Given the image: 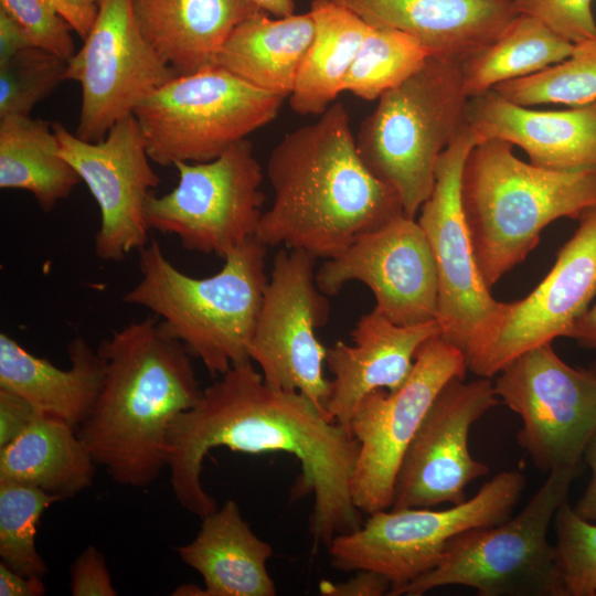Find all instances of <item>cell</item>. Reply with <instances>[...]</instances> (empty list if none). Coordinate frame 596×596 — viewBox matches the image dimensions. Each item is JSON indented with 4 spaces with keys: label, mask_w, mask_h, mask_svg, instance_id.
Segmentation results:
<instances>
[{
    "label": "cell",
    "mask_w": 596,
    "mask_h": 596,
    "mask_svg": "<svg viewBox=\"0 0 596 596\" xmlns=\"http://www.w3.org/2000/svg\"><path fill=\"white\" fill-rule=\"evenodd\" d=\"M391 586V581L379 572L356 570L344 582H320L319 592L324 596H382L389 594Z\"/></svg>",
    "instance_id": "cell-40"
},
{
    "label": "cell",
    "mask_w": 596,
    "mask_h": 596,
    "mask_svg": "<svg viewBox=\"0 0 596 596\" xmlns=\"http://www.w3.org/2000/svg\"><path fill=\"white\" fill-rule=\"evenodd\" d=\"M350 281L368 286L373 310L398 326L436 320L438 278L432 249L421 225L404 214L363 234L316 272L318 288L337 295Z\"/></svg>",
    "instance_id": "cell-18"
},
{
    "label": "cell",
    "mask_w": 596,
    "mask_h": 596,
    "mask_svg": "<svg viewBox=\"0 0 596 596\" xmlns=\"http://www.w3.org/2000/svg\"><path fill=\"white\" fill-rule=\"evenodd\" d=\"M61 156L95 199L100 224L94 249L105 262H120L149 242L145 207L160 179L152 169L134 115L113 126L105 138L86 141L56 121L52 124Z\"/></svg>",
    "instance_id": "cell-16"
},
{
    "label": "cell",
    "mask_w": 596,
    "mask_h": 596,
    "mask_svg": "<svg viewBox=\"0 0 596 596\" xmlns=\"http://www.w3.org/2000/svg\"><path fill=\"white\" fill-rule=\"evenodd\" d=\"M30 46L34 45L25 30L4 9L0 8V63Z\"/></svg>",
    "instance_id": "cell-42"
},
{
    "label": "cell",
    "mask_w": 596,
    "mask_h": 596,
    "mask_svg": "<svg viewBox=\"0 0 596 596\" xmlns=\"http://www.w3.org/2000/svg\"><path fill=\"white\" fill-rule=\"evenodd\" d=\"M286 98L211 65L177 75L134 111L151 161L205 162L273 121Z\"/></svg>",
    "instance_id": "cell-8"
},
{
    "label": "cell",
    "mask_w": 596,
    "mask_h": 596,
    "mask_svg": "<svg viewBox=\"0 0 596 596\" xmlns=\"http://www.w3.org/2000/svg\"><path fill=\"white\" fill-rule=\"evenodd\" d=\"M274 191L256 238L332 258L363 234L404 214L397 192L364 164L342 103L288 134L269 153Z\"/></svg>",
    "instance_id": "cell-2"
},
{
    "label": "cell",
    "mask_w": 596,
    "mask_h": 596,
    "mask_svg": "<svg viewBox=\"0 0 596 596\" xmlns=\"http://www.w3.org/2000/svg\"><path fill=\"white\" fill-rule=\"evenodd\" d=\"M177 73L150 45L132 0H102L83 45L67 61L65 81L81 86L75 135L98 141Z\"/></svg>",
    "instance_id": "cell-15"
},
{
    "label": "cell",
    "mask_w": 596,
    "mask_h": 596,
    "mask_svg": "<svg viewBox=\"0 0 596 596\" xmlns=\"http://www.w3.org/2000/svg\"><path fill=\"white\" fill-rule=\"evenodd\" d=\"M579 472L581 467H575L547 473L520 513L456 535L438 565L395 596H422L449 585L471 587L478 596H565L547 532Z\"/></svg>",
    "instance_id": "cell-7"
},
{
    "label": "cell",
    "mask_w": 596,
    "mask_h": 596,
    "mask_svg": "<svg viewBox=\"0 0 596 596\" xmlns=\"http://www.w3.org/2000/svg\"><path fill=\"white\" fill-rule=\"evenodd\" d=\"M566 337L596 354V302L573 323ZM590 371L596 374V355Z\"/></svg>",
    "instance_id": "cell-45"
},
{
    "label": "cell",
    "mask_w": 596,
    "mask_h": 596,
    "mask_svg": "<svg viewBox=\"0 0 596 596\" xmlns=\"http://www.w3.org/2000/svg\"><path fill=\"white\" fill-rule=\"evenodd\" d=\"M315 20L312 42L302 60L290 108L300 115H321L342 93L370 24L332 0H311Z\"/></svg>",
    "instance_id": "cell-28"
},
{
    "label": "cell",
    "mask_w": 596,
    "mask_h": 596,
    "mask_svg": "<svg viewBox=\"0 0 596 596\" xmlns=\"http://www.w3.org/2000/svg\"><path fill=\"white\" fill-rule=\"evenodd\" d=\"M67 60L38 46L0 63V117L29 116L36 104L65 81Z\"/></svg>",
    "instance_id": "cell-34"
},
{
    "label": "cell",
    "mask_w": 596,
    "mask_h": 596,
    "mask_svg": "<svg viewBox=\"0 0 596 596\" xmlns=\"http://www.w3.org/2000/svg\"><path fill=\"white\" fill-rule=\"evenodd\" d=\"M67 354L71 366L63 370L1 332L0 389L22 396L39 414L78 428L102 391L105 363L82 337L70 342Z\"/></svg>",
    "instance_id": "cell-23"
},
{
    "label": "cell",
    "mask_w": 596,
    "mask_h": 596,
    "mask_svg": "<svg viewBox=\"0 0 596 596\" xmlns=\"http://www.w3.org/2000/svg\"><path fill=\"white\" fill-rule=\"evenodd\" d=\"M259 10L276 18L288 17L295 13L294 0H248Z\"/></svg>",
    "instance_id": "cell-46"
},
{
    "label": "cell",
    "mask_w": 596,
    "mask_h": 596,
    "mask_svg": "<svg viewBox=\"0 0 596 596\" xmlns=\"http://www.w3.org/2000/svg\"><path fill=\"white\" fill-rule=\"evenodd\" d=\"M467 126L479 141L520 147L530 162L551 170L596 167V102L563 110H538L493 89L469 98Z\"/></svg>",
    "instance_id": "cell-21"
},
{
    "label": "cell",
    "mask_w": 596,
    "mask_h": 596,
    "mask_svg": "<svg viewBox=\"0 0 596 596\" xmlns=\"http://www.w3.org/2000/svg\"><path fill=\"white\" fill-rule=\"evenodd\" d=\"M595 295L596 206L581 214L542 281L526 297L504 302L494 336L468 371L492 379L526 350L566 337Z\"/></svg>",
    "instance_id": "cell-19"
},
{
    "label": "cell",
    "mask_w": 596,
    "mask_h": 596,
    "mask_svg": "<svg viewBox=\"0 0 596 596\" xmlns=\"http://www.w3.org/2000/svg\"><path fill=\"white\" fill-rule=\"evenodd\" d=\"M45 593L42 577L19 574L0 562V596H43Z\"/></svg>",
    "instance_id": "cell-43"
},
{
    "label": "cell",
    "mask_w": 596,
    "mask_h": 596,
    "mask_svg": "<svg viewBox=\"0 0 596 596\" xmlns=\"http://www.w3.org/2000/svg\"><path fill=\"white\" fill-rule=\"evenodd\" d=\"M526 481L515 470L501 471L462 503L445 510H381L355 531L329 545L331 565L340 571L372 570L392 583L389 596L435 568L447 543L473 528L499 524L512 515Z\"/></svg>",
    "instance_id": "cell-9"
},
{
    "label": "cell",
    "mask_w": 596,
    "mask_h": 596,
    "mask_svg": "<svg viewBox=\"0 0 596 596\" xmlns=\"http://www.w3.org/2000/svg\"><path fill=\"white\" fill-rule=\"evenodd\" d=\"M521 106L563 104L572 107L596 102V39L574 44L564 61L529 76L492 88Z\"/></svg>",
    "instance_id": "cell-32"
},
{
    "label": "cell",
    "mask_w": 596,
    "mask_h": 596,
    "mask_svg": "<svg viewBox=\"0 0 596 596\" xmlns=\"http://www.w3.org/2000/svg\"><path fill=\"white\" fill-rule=\"evenodd\" d=\"M142 34L177 75L214 65L233 29L259 9L248 0H132Z\"/></svg>",
    "instance_id": "cell-24"
},
{
    "label": "cell",
    "mask_w": 596,
    "mask_h": 596,
    "mask_svg": "<svg viewBox=\"0 0 596 596\" xmlns=\"http://www.w3.org/2000/svg\"><path fill=\"white\" fill-rule=\"evenodd\" d=\"M175 551L202 576L204 596L276 595L266 566L273 547L251 530L232 499L202 518L194 540Z\"/></svg>",
    "instance_id": "cell-25"
},
{
    "label": "cell",
    "mask_w": 596,
    "mask_h": 596,
    "mask_svg": "<svg viewBox=\"0 0 596 596\" xmlns=\"http://www.w3.org/2000/svg\"><path fill=\"white\" fill-rule=\"evenodd\" d=\"M478 142L466 126L441 152L433 191L417 220L437 270L439 336L462 352L467 368L494 336L504 305L491 296L482 279L461 202L464 164Z\"/></svg>",
    "instance_id": "cell-10"
},
{
    "label": "cell",
    "mask_w": 596,
    "mask_h": 596,
    "mask_svg": "<svg viewBox=\"0 0 596 596\" xmlns=\"http://www.w3.org/2000/svg\"><path fill=\"white\" fill-rule=\"evenodd\" d=\"M553 522L565 596H596V523L582 519L567 499Z\"/></svg>",
    "instance_id": "cell-35"
},
{
    "label": "cell",
    "mask_w": 596,
    "mask_h": 596,
    "mask_svg": "<svg viewBox=\"0 0 596 596\" xmlns=\"http://www.w3.org/2000/svg\"><path fill=\"white\" fill-rule=\"evenodd\" d=\"M138 252L140 279L124 302L151 311L213 376L251 361L248 344L268 280L266 245L249 238L223 258L216 274L204 278L179 270L156 238Z\"/></svg>",
    "instance_id": "cell-5"
},
{
    "label": "cell",
    "mask_w": 596,
    "mask_h": 596,
    "mask_svg": "<svg viewBox=\"0 0 596 596\" xmlns=\"http://www.w3.org/2000/svg\"><path fill=\"white\" fill-rule=\"evenodd\" d=\"M583 458L592 476L587 488L573 509L582 519L596 523V434L586 447Z\"/></svg>",
    "instance_id": "cell-44"
},
{
    "label": "cell",
    "mask_w": 596,
    "mask_h": 596,
    "mask_svg": "<svg viewBox=\"0 0 596 596\" xmlns=\"http://www.w3.org/2000/svg\"><path fill=\"white\" fill-rule=\"evenodd\" d=\"M493 389L520 416L518 443L539 470L579 467L596 434L595 373L568 365L550 342L509 362Z\"/></svg>",
    "instance_id": "cell-12"
},
{
    "label": "cell",
    "mask_w": 596,
    "mask_h": 596,
    "mask_svg": "<svg viewBox=\"0 0 596 596\" xmlns=\"http://www.w3.org/2000/svg\"><path fill=\"white\" fill-rule=\"evenodd\" d=\"M520 14L532 17L564 40L577 44L596 39L593 0H513Z\"/></svg>",
    "instance_id": "cell-37"
},
{
    "label": "cell",
    "mask_w": 596,
    "mask_h": 596,
    "mask_svg": "<svg viewBox=\"0 0 596 596\" xmlns=\"http://www.w3.org/2000/svg\"><path fill=\"white\" fill-rule=\"evenodd\" d=\"M313 34L310 11L270 18L258 10L233 29L214 65L252 86L287 98Z\"/></svg>",
    "instance_id": "cell-26"
},
{
    "label": "cell",
    "mask_w": 596,
    "mask_h": 596,
    "mask_svg": "<svg viewBox=\"0 0 596 596\" xmlns=\"http://www.w3.org/2000/svg\"><path fill=\"white\" fill-rule=\"evenodd\" d=\"M39 415L25 398L0 389V448L24 432Z\"/></svg>",
    "instance_id": "cell-39"
},
{
    "label": "cell",
    "mask_w": 596,
    "mask_h": 596,
    "mask_svg": "<svg viewBox=\"0 0 596 596\" xmlns=\"http://www.w3.org/2000/svg\"><path fill=\"white\" fill-rule=\"evenodd\" d=\"M467 371L462 352L438 334L418 349L398 390L377 389L361 400L350 432L359 444L351 492L362 513L391 508L401 462L427 411L444 385L456 376L465 379Z\"/></svg>",
    "instance_id": "cell-13"
},
{
    "label": "cell",
    "mask_w": 596,
    "mask_h": 596,
    "mask_svg": "<svg viewBox=\"0 0 596 596\" xmlns=\"http://www.w3.org/2000/svg\"><path fill=\"white\" fill-rule=\"evenodd\" d=\"M499 404L493 381L453 377L427 411L401 462L391 509L433 508L467 500L466 488L489 467L469 451L471 426Z\"/></svg>",
    "instance_id": "cell-17"
},
{
    "label": "cell",
    "mask_w": 596,
    "mask_h": 596,
    "mask_svg": "<svg viewBox=\"0 0 596 596\" xmlns=\"http://www.w3.org/2000/svg\"><path fill=\"white\" fill-rule=\"evenodd\" d=\"M60 153L52 125L30 115L0 117V188L30 192L52 211L81 182Z\"/></svg>",
    "instance_id": "cell-29"
},
{
    "label": "cell",
    "mask_w": 596,
    "mask_h": 596,
    "mask_svg": "<svg viewBox=\"0 0 596 596\" xmlns=\"http://www.w3.org/2000/svg\"><path fill=\"white\" fill-rule=\"evenodd\" d=\"M58 12L76 34L84 39L92 29L98 14L102 0H51Z\"/></svg>",
    "instance_id": "cell-41"
},
{
    "label": "cell",
    "mask_w": 596,
    "mask_h": 596,
    "mask_svg": "<svg viewBox=\"0 0 596 596\" xmlns=\"http://www.w3.org/2000/svg\"><path fill=\"white\" fill-rule=\"evenodd\" d=\"M96 467L74 427L41 414L0 448V481L33 486L62 500L91 487Z\"/></svg>",
    "instance_id": "cell-27"
},
{
    "label": "cell",
    "mask_w": 596,
    "mask_h": 596,
    "mask_svg": "<svg viewBox=\"0 0 596 596\" xmlns=\"http://www.w3.org/2000/svg\"><path fill=\"white\" fill-rule=\"evenodd\" d=\"M73 596H116L103 553L95 546L86 547L74 561L70 571Z\"/></svg>",
    "instance_id": "cell-38"
},
{
    "label": "cell",
    "mask_w": 596,
    "mask_h": 596,
    "mask_svg": "<svg viewBox=\"0 0 596 596\" xmlns=\"http://www.w3.org/2000/svg\"><path fill=\"white\" fill-rule=\"evenodd\" d=\"M170 485L181 507L204 518L217 509L203 488L204 457L215 447L295 456L301 475L292 497L313 494L309 531L316 545L329 547L337 535L363 524L351 480L359 444L350 429L299 392L268 385L252 361L233 365L202 391L169 432Z\"/></svg>",
    "instance_id": "cell-1"
},
{
    "label": "cell",
    "mask_w": 596,
    "mask_h": 596,
    "mask_svg": "<svg viewBox=\"0 0 596 596\" xmlns=\"http://www.w3.org/2000/svg\"><path fill=\"white\" fill-rule=\"evenodd\" d=\"M0 8L21 24L34 46L67 61L76 52L72 29L51 0H0Z\"/></svg>",
    "instance_id": "cell-36"
},
{
    "label": "cell",
    "mask_w": 596,
    "mask_h": 596,
    "mask_svg": "<svg viewBox=\"0 0 596 596\" xmlns=\"http://www.w3.org/2000/svg\"><path fill=\"white\" fill-rule=\"evenodd\" d=\"M574 44L539 20L519 14L488 46L461 63L468 97L529 76L567 58Z\"/></svg>",
    "instance_id": "cell-30"
},
{
    "label": "cell",
    "mask_w": 596,
    "mask_h": 596,
    "mask_svg": "<svg viewBox=\"0 0 596 596\" xmlns=\"http://www.w3.org/2000/svg\"><path fill=\"white\" fill-rule=\"evenodd\" d=\"M173 166L177 185L146 202L149 230L174 235L188 251L222 258L256 235L264 175L249 140L233 143L213 160Z\"/></svg>",
    "instance_id": "cell-11"
},
{
    "label": "cell",
    "mask_w": 596,
    "mask_h": 596,
    "mask_svg": "<svg viewBox=\"0 0 596 596\" xmlns=\"http://www.w3.org/2000/svg\"><path fill=\"white\" fill-rule=\"evenodd\" d=\"M461 202L476 262L488 288L522 263L553 221L596 206V167L551 170L524 162L513 146L487 139L469 151Z\"/></svg>",
    "instance_id": "cell-4"
},
{
    "label": "cell",
    "mask_w": 596,
    "mask_h": 596,
    "mask_svg": "<svg viewBox=\"0 0 596 596\" xmlns=\"http://www.w3.org/2000/svg\"><path fill=\"white\" fill-rule=\"evenodd\" d=\"M317 259L300 249L277 252L248 355L268 385L299 392L326 409L331 392L323 374L328 348L317 330L327 323L331 307L316 283Z\"/></svg>",
    "instance_id": "cell-14"
},
{
    "label": "cell",
    "mask_w": 596,
    "mask_h": 596,
    "mask_svg": "<svg viewBox=\"0 0 596 596\" xmlns=\"http://www.w3.org/2000/svg\"><path fill=\"white\" fill-rule=\"evenodd\" d=\"M172 594L179 596H204V588H200L194 584H182Z\"/></svg>",
    "instance_id": "cell-47"
},
{
    "label": "cell",
    "mask_w": 596,
    "mask_h": 596,
    "mask_svg": "<svg viewBox=\"0 0 596 596\" xmlns=\"http://www.w3.org/2000/svg\"><path fill=\"white\" fill-rule=\"evenodd\" d=\"M377 100L360 126L356 149L397 192L404 215L415 219L433 191L439 156L467 126L461 63L429 56Z\"/></svg>",
    "instance_id": "cell-6"
},
{
    "label": "cell",
    "mask_w": 596,
    "mask_h": 596,
    "mask_svg": "<svg viewBox=\"0 0 596 596\" xmlns=\"http://www.w3.org/2000/svg\"><path fill=\"white\" fill-rule=\"evenodd\" d=\"M97 352L104 383L77 435L116 483L147 488L168 467L173 422L202 395L191 355L153 315L114 331Z\"/></svg>",
    "instance_id": "cell-3"
},
{
    "label": "cell",
    "mask_w": 596,
    "mask_h": 596,
    "mask_svg": "<svg viewBox=\"0 0 596 596\" xmlns=\"http://www.w3.org/2000/svg\"><path fill=\"white\" fill-rule=\"evenodd\" d=\"M429 56L409 35L370 24L343 81L342 92L365 100L377 99L417 72Z\"/></svg>",
    "instance_id": "cell-31"
},
{
    "label": "cell",
    "mask_w": 596,
    "mask_h": 596,
    "mask_svg": "<svg viewBox=\"0 0 596 596\" xmlns=\"http://www.w3.org/2000/svg\"><path fill=\"white\" fill-rule=\"evenodd\" d=\"M440 334L436 320L398 326L372 310L356 321L352 344L338 341L328 348L326 363L333 379L328 414L350 429L351 417L370 392L398 390L408 379L418 349Z\"/></svg>",
    "instance_id": "cell-20"
},
{
    "label": "cell",
    "mask_w": 596,
    "mask_h": 596,
    "mask_svg": "<svg viewBox=\"0 0 596 596\" xmlns=\"http://www.w3.org/2000/svg\"><path fill=\"white\" fill-rule=\"evenodd\" d=\"M61 500L33 486L0 481L1 563L25 576L46 575V563L35 546V533L45 509Z\"/></svg>",
    "instance_id": "cell-33"
},
{
    "label": "cell",
    "mask_w": 596,
    "mask_h": 596,
    "mask_svg": "<svg viewBox=\"0 0 596 596\" xmlns=\"http://www.w3.org/2000/svg\"><path fill=\"white\" fill-rule=\"evenodd\" d=\"M365 22L400 31L430 56L462 63L520 14L513 0H332Z\"/></svg>",
    "instance_id": "cell-22"
}]
</instances>
